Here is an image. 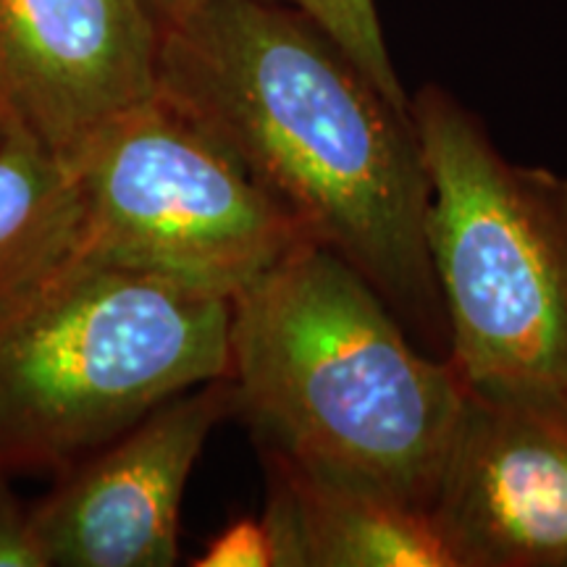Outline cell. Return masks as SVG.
<instances>
[{
    "instance_id": "6da1fadb",
    "label": "cell",
    "mask_w": 567,
    "mask_h": 567,
    "mask_svg": "<svg viewBox=\"0 0 567 567\" xmlns=\"http://www.w3.org/2000/svg\"><path fill=\"white\" fill-rule=\"evenodd\" d=\"M158 84L231 147L310 243L371 281L425 352L446 358L413 113L276 0H193L163 24Z\"/></svg>"
},
{
    "instance_id": "7a4b0ae2",
    "label": "cell",
    "mask_w": 567,
    "mask_h": 567,
    "mask_svg": "<svg viewBox=\"0 0 567 567\" xmlns=\"http://www.w3.org/2000/svg\"><path fill=\"white\" fill-rule=\"evenodd\" d=\"M229 381L258 446L431 515L467 392L339 255L305 243L231 297Z\"/></svg>"
},
{
    "instance_id": "3957f363",
    "label": "cell",
    "mask_w": 567,
    "mask_h": 567,
    "mask_svg": "<svg viewBox=\"0 0 567 567\" xmlns=\"http://www.w3.org/2000/svg\"><path fill=\"white\" fill-rule=\"evenodd\" d=\"M229 297L74 255L0 310V471L59 476L229 375Z\"/></svg>"
},
{
    "instance_id": "277c9868",
    "label": "cell",
    "mask_w": 567,
    "mask_h": 567,
    "mask_svg": "<svg viewBox=\"0 0 567 567\" xmlns=\"http://www.w3.org/2000/svg\"><path fill=\"white\" fill-rule=\"evenodd\" d=\"M429 172V252L465 392H567V179L499 153L442 87L410 97Z\"/></svg>"
},
{
    "instance_id": "5b68a950",
    "label": "cell",
    "mask_w": 567,
    "mask_h": 567,
    "mask_svg": "<svg viewBox=\"0 0 567 567\" xmlns=\"http://www.w3.org/2000/svg\"><path fill=\"white\" fill-rule=\"evenodd\" d=\"M82 205L80 252L231 297L310 243L195 116L161 87L69 155Z\"/></svg>"
},
{
    "instance_id": "8992f818",
    "label": "cell",
    "mask_w": 567,
    "mask_h": 567,
    "mask_svg": "<svg viewBox=\"0 0 567 567\" xmlns=\"http://www.w3.org/2000/svg\"><path fill=\"white\" fill-rule=\"evenodd\" d=\"M237 413L229 375L172 396L59 473L32 507L51 567H172L187 481L210 431Z\"/></svg>"
},
{
    "instance_id": "52a82bcc",
    "label": "cell",
    "mask_w": 567,
    "mask_h": 567,
    "mask_svg": "<svg viewBox=\"0 0 567 567\" xmlns=\"http://www.w3.org/2000/svg\"><path fill=\"white\" fill-rule=\"evenodd\" d=\"M431 517L452 567H567V392L467 394Z\"/></svg>"
},
{
    "instance_id": "ba28073f",
    "label": "cell",
    "mask_w": 567,
    "mask_h": 567,
    "mask_svg": "<svg viewBox=\"0 0 567 567\" xmlns=\"http://www.w3.org/2000/svg\"><path fill=\"white\" fill-rule=\"evenodd\" d=\"M151 0H0V105L59 155L158 90Z\"/></svg>"
},
{
    "instance_id": "9c48e42d",
    "label": "cell",
    "mask_w": 567,
    "mask_h": 567,
    "mask_svg": "<svg viewBox=\"0 0 567 567\" xmlns=\"http://www.w3.org/2000/svg\"><path fill=\"white\" fill-rule=\"evenodd\" d=\"M264 526L274 567H452L434 517L271 446Z\"/></svg>"
},
{
    "instance_id": "30bf717a",
    "label": "cell",
    "mask_w": 567,
    "mask_h": 567,
    "mask_svg": "<svg viewBox=\"0 0 567 567\" xmlns=\"http://www.w3.org/2000/svg\"><path fill=\"white\" fill-rule=\"evenodd\" d=\"M80 245L69 161L0 105V310L66 266Z\"/></svg>"
},
{
    "instance_id": "8fae6325",
    "label": "cell",
    "mask_w": 567,
    "mask_h": 567,
    "mask_svg": "<svg viewBox=\"0 0 567 567\" xmlns=\"http://www.w3.org/2000/svg\"><path fill=\"white\" fill-rule=\"evenodd\" d=\"M276 3L300 11L316 27H321L396 109L410 111V95L402 87L389 55L375 0H276Z\"/></svg>"
},
{
    "instance_id": "7c38bea8",
    "label": "cell",
    "mask_w": 567,
    "mask_h": 567,
    "mask_svg": "<svg viewBox=\"0 0 567 567\" xmlns=\"http://www.w3.org/2000/svg\"><path fill=\"white\" fill-rule=\"evenodd\" d=\"M0 567H51L34 530L32 507L13 494V478L0 471Z\"/></svg>"
},
{
    "instance_id": "4fadbf2b",
    "label": "cell",
    "mask_w": 567,
    "mask_h": 567,
    "mask_svg": "<svg viewBox=\"0 0 567 567\" xmlns=\"http://www.w3.org/2000/svg\"><path fill=\"white\" fill-rule=\"evenodd\" d=\"M195 567H274V547L264 517H237L213 536Z\"/></svg>"
},
{
    "instance_id": "5bb4252c",
    "label": "cell",
    "mask_w": 567,
    "mask_h": 567,
    "mask_svg": "<svg viewBox=\"0 0 567 567\" xmlns=\"http://www.w3.org/2000/svg\"><path fill=\"white\" fill-rule=\"evenodd\" d=\"M155 13L161 17V24H166V21H172L179 17L193 6V0H151Z\"/></svg>"
}]
</instances>
